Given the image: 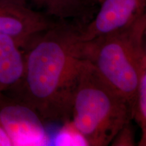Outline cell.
I'll use <instances>...</instances> for the list:
<instances>
[{"label": "cell", "instance_id": "obj_1", "mask_svg": "<svg viewBox=\"0 0 146 146\" xmlns=\"http://www.w3.org/2000/svg\"><path fill=\"white\" fill-rule=\"evenodd\" d=\"M82 27L60 20L23 49L25 70L12 90L15 99L33 110L42 121H70L74 92L84 60Z\"/></svg>", "mask_w": 146, "mask_h": 146}, {"label": "cell", "instance_id": "obj_2", "mask_svg": "<svg viewBox=\"0 0 146 146\" xmlns=\"http://www.w3.org/2000/svg\"><path fill=\"white\" fill-rule=\"evenodd\" d=\"M145 12L128 26L81 41V56L128 102L133 111L141 70L146 60Z\"/></svg>", "mask_w": 146, "mask_h": 146}, {"label": "cell", "instance_id": "obj_3", "mask_svg": "<svg viewBox=\"0 0 146 146\" xmlns=\"http://www.w3.org/2000/svg\"><path fill=\"white\" fill-rule=\"evenodd\" d=\"M132 119L127 100L84 60L72 98L70 121L87 145H109Z\"/></svg>", "mask_w": 146, "mask_h": 146}, {"label": "cell", "instance_id": "obj_4", "mask_svg": "<svg viewBox=\"0 0 146 146\" xmlns=\"http://www.w3.org/2000/svg\"><path fill=\"white\" fill-rule=\"evenodd\" d=\"M55 22L17 0H0V35L8 36L23 49Z\"/></svg>", "mask_w": 146, "mask_h": 146}, {"label": "cell", "instance_id": "obj_5", "mask_svg": "<svg viewBox=\"0 0 146 146\" xmlns=\"http://www.w3.org/2000/svg\"><path fill=\"white\" fill-rule=\"evenodd\" d=\"M0 119L12 145H44L50 143L41 118L17 100L5 98L0 105Z\"/></svg>", "mask_w": 146, "mask_h": 146}, {"label": "cell", "instance_id": "obj_6", "mask_svg": "<svg viewBox=\"0 0 146 146\" xmlns=\"http://www.w3.org/2000/svg\"><path fill=\"white\" fill-rule=\"evenodd\" d=\"M100 5L94 19L82 27V41L127 27L143 15L146 11V0H102Z\"/></svg>", "mask_w": 146, "mask_h": 146}, {"label": "cell", "instance_id": "obj_7", "mask_svg": "<svg viewBox=\"0 0 146 146\" xmlns=\"http://www.w3.org/2000/svg\"><path fill=\"white\" fill-rule=\"evenodd\" d=\"M25 70L23 51L11 38L0 35V105L5 91L17 86Z\"/></svg>", "mask_w": 146, "mask_h": 146}, {"label": "cell", "instance_id": "obj_8", "mask_svg": "<svg viewBox=\"0 0 146 146\" xmlns=\"http://www.w3.org/2000/svg\"><path fill=\"white\" fill-rule=\"evenodd\" d=\"M25 3L27 0H17ZM43 8L47 15L59 20L75 18L82 12L85 3L80 0H30Z\"/></svg>", "mask_w": 146, "mask_h": 146}, {"label": "cell", "instance_id": "obj_9", "mask_svg": "<svg viewBox=\"0 0 146 146\" xmlns=\"http://www.w3.org/2000/svg\"><path fill=\"white\" fill-rule=\"evenodd\" d=\"M133 118L141 129V135L139 146H146V60L141 70L133 111Z\"/></svg>", "mask_w": 146, "mask_h": 146}, {"label": "cell", "instance_id": "obj_10", "mask_svg": "<svg viewBox=\"0 0 146 146\" xmlns=\"http://www.w3.org/2000/svg\"><path fill=\"white\" fill-rule=\"evenodd\" d=\"M111 145L115 146L135 145V133L131 121L127 122L117 133L111 142Z\"/></svg>", "mask_w": 146, "mask_h": 146}, {"label": "cell", "instance_id": "obj_11", "mask_svg": "<svg viewBox=\"0 0 146 146\" xmlns=\"http://www.w3.org/2000/svg\"><path fill=\"white\" fill-rule=\"evenodd\" d=\"M0 146H13L8 133L0 119Z\"/></svg>", "mask_w": 146, "mask_h": 146}, {"label": "cell", "instance_id": "obj_12", "mask_svg": "<svg viewBox=\"0 0 146 146\" xmlns=\"http://www.w3.org/2000/svg\"><path fill=\"white\" fill-rule=\"evenodd\" d=\"M102 0H86V3H87V5H95L96 4V3H99L101 2Z\"/></svg>", "mask_w": 146, "mask_h": 146}, {"label": "cell", "instance_id": "obj_13", "mask_svg": "<svg viewBox=\"0 0 146 146\" xmlns=\"http://www.w3.org/2000/svg\"><path fill=\"white\" fill-rule=\"evenodd\" d=\"M145 15H146V11H145ZM144 38H145V54H146V25L145 27V30H144Z\"/></svg>", "mask_w": 146, "mask_h": 146}, {"label": "cell", "instance_id": "obj_14", "mask_svg": "<svg viewBox=\"0 0 146 146\" xmlns=\"http://www.w3.org/2000/svg\"><path fill=\"white\" fill-rule=\"evenodd\" d=\"M80 1H82V2H83L86 5H87V3H86V0H80Z\"/></svg>", "mask_w": 146, "mask_h": 146}]
</instances>
